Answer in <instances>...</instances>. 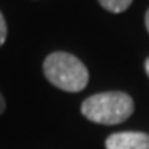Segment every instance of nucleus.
Wrapping results in <instances>:
<instances>
[{"mask_svg": "<svg viewBox=\"0 0 149 149\" xmlns=\"http://www.w3.org/2000/svg\"><path fill=\"white\" fill-rule=\"evenodd\" d=\"M134 111L131 96L121 91H106L86 98L81 104V113L86 119L98 124H119L126 121Z\"/></svg>", "mask_w": 149, "mask_h": 149, "instance_id": "f257e3e1", "label": "nucleus"}, {"mask_svg": "<svg viewBox=\"0 0 149 149\" xmlns=\"http://www.w3.org/2000/svg\"><path fill=\"white\" fill-rule=\"evenodd\" d=\"M43 73L53 86L63 91L76 93L86 88L90 74L80 60L65 52H55L43 61Z\"/></svg>", "mask_w": 149, "mask_h": 149, "instance_id": "f03ea898", "label": "nucleus"}, {"mask_svg": "<svg viewBox=\"0 0 149 149\" xmlns=\"http://www.w3.org/2000/svg\"><path fill=\"white\" fill-rule=\"evenodd\" d=\"M106 149H149V134L136 131L111 134L106 139Z\"/></svg>", "mask_w": 149, "mask_h": 149, "instance_id": "7ed1b4c3", "label": "nucleus"}, {"mask_svg": "<svg viewBox=\"0 0 149 149\" xmlns=\"http://www.w3.org/2000/svg\"><path fill=\"white\" fill-rule=\"evenodd\" d=\"M103 8H106L108 12L113 13H121L126 8H129V5L133 3V0H100Z\"/></svg>", "mask_w": 149, "mask_h": 149, "instance_id": "20e7f679", "label": "nucleus"}, {"mask_svg": "<svg viewBox=\"0 0 149 149\" xmlns=\"http://www.w3.org/2000/svg\"><path fill=\"white\" fill-rule=\"evenodd\" d=\"M7 38V23H5V18L2 15V12H0V47L3 45Z\"/></svg>", "mask_w": 149, "mask_h": 149, "instance_id": "39448f33", "label": "nucleus"}, {"mask_svg": "<svg viewBox=\"0 0 149 149\" xmlns=\"http://www.w3.org/2000/svg\"><path fill=\"white\" fill-rule=\"evenodd\" d=\"M5 111V98H3V95L0 93V114Z\"/></svg>", "mask_w": 149, "mask_h": 149, "instance_id": "423d86ee", "label": "nucleus"}, {"mask_svg": "<svg viewBox=\"0 0 149 149\" xmlns=\"http://www.w3.org/2000/svg\"><path fill=\"white\" fill-rule=\"evenodd\" d=\"M146 28H148V32H149V10L146 12Z\"/></svg>", "mask_w": 149, "mask_h": 149, "instance_id": "0eeeda50", "label": "nucleus"}, {"mask_svg": "<svg viewBox=\"0 0 149 149\" xmlns=\"http://www.w3.org/2000/svg\"><path fill=\"white\" fill-rule=\"evenodd\" d=\"M144 68H146V73H148V76H149V58L146 60V63H144Z\"/></svg>", "mask_w": 149, "mask_h": 149, "instance_id": "6e6552de", "label": "nucleus"}]
</instances>
